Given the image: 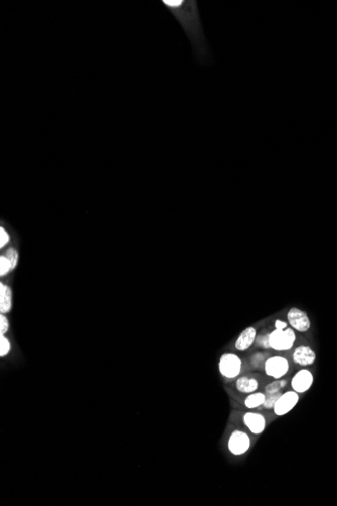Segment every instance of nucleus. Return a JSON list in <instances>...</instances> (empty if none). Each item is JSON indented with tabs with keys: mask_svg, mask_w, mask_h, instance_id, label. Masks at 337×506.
<instances>
[{
	"mask_svg": "<svg viewBox=\"0 0 337 506\" xmlns=\"http://www.w3.org/2000/svg\"><path fill=\"white\" fill-rule=\"evenodd\" d=\"M287 318L291 327L297 331L305 332L311 327V322L308 314L300 308L292 307L287 314Z\"/></svg>",
	"mask_w": 337,
	"mask_h": 506,
	"instance_id": "423d86ee",
	"label": "nucleus"
},
{
	"mask_svg": "<svg viewBox=\"0 0 337 506\" xmlns=\"http://www.w3.org/2000/svg\"><path fill=\"white\" fill-rule=\"evenodd\" d=\"M11 352L10 340L5 334H0V357H6Z\"/></svg>",
	"mask_w": 337,
	"mask_h": 506,
	"instance_id": "f3484780",
	"label": "nucleus"
},
{
	"mask_svg": "<svg viewBox=\"0 0 337 506\" xmlns=\"http://www.w3.org/2000/svg\"><path fill=\"white\" fill-rule=\"evenodd\" d=\"M299 402V393L296 391H288L281 395L274 406V412L278 416H283L289 413Z\"/></svg>",
	"mask_w": 337,
	"mask_h": 506,
	"instance_id": "0eeeda50",
	"label": "nucleus"
},
{
	"mask_svg": "<svg viewBox=\"0 0 337 506\" xmlns=\"http://www.w3.org/2000/svg\"><path fill=\"white\" fill-rule=\"evenodd\" d=\"M250 438L241 430H234L228 440V450L234 456L245 454L250 448Z\"/></svg>",
	"mask_w": 337,
	"mask_h": 506,
	"instance_id": "20e7f679",
	"label": "nucleus"
},
{
	"mask_svg": "<svg viewBox=\"0 0 337 506\" xmlns=\"http://www.w3.org/2000/svg\"><path fill=\"white\" fill-rule=\"evenodd\" d=\"M265 399H266V394L265 393H262V392L250 393V395H248L245 398L244 404H245V406L247 408H257V407H259V406H261V405L264 404Z\"/></svg>",
	"mask_w": 337,
	"mask_h": 506,
	"instance_id": "4468645a",
	"label": "nucleus"
},
{
	"mask_svg": "<svg viewBox=\"0 0 337 506\" xmlns=\"http://www.w3.org/2000/svg\"><path fill=\"white\" fill-rule=\"evenodd\" d=\"M293 361L301 366L313 365L316 361V354L310 347L301 346L294 351Z\"/></svg>",
	"mask_w": 337,
	"mask_h": 506,
	"instance_id": "9d476101",
	"label": "nucleus"
},
{
	"mask_svg": "<svg viewBox=\"0 0 337 506\" xmlns=\"http://www.w3.org/2000/svg\"><path fill=\"white\" fill-rule=\"evenodd\" d=\"M257 339V330L252 326H248L245 328L237 337L235 342V349L240 352H244L248 350Z\"/></svg>",
	"mask_w": 337,
	"mask_h": 506,
	"instance_id": "9b49d317",
	"label": "nucleus"
},
{
	"mask_svg": "<svg viewBox=\"0 0 337 506\" xmlns=\"http://www.w3.org/2000/svg\"><path fill=\"white\" fill-rule=\"evenodd\" d=\"M287 385V381L284 380V379H277L276 381L274 382H271L270 384H268L265 388V393H268V394H273V393H277V392H280L281 389H283L285 386Z\"/></svg>",
	"mask_w": 337,
	"mask_h": 506,
	"instance_id": "2eb2a0df",
	"label": "nucleus"
},
{
	"mask_svg": "<svg viewBox=\"0 0 337 506\" xmlns=\"http://www.w3.org/2000/svg\"><path fill=\"white\" fill-rule=\"evenodd\" d=\"M245 426L255 435L262 433L266 428V418L261 413L247 412L243 415Z\"/></svg>",
	"mask_w": 337,
	"mask_h": 506,
	"instance_id": "1a4fd4ad",
	"label": "nucleus"
},
{
	"mask_svg": "<svg viewBox=\"0 0 337 506\" xmlns=\"http://www.w3.org/2000/svg\"><path fill=\"white\" fill-rule=\"evenodd\" d=\"M8 259L9 261L11 262L12 264V268H13V271L17 268L18 266V262H19V253L18 251L15 249V248H9L7 250V252L4 254Z\"/></svg>",
	"mask_w": 337,
	"mask_h": 506,
	"instance_id": "6ab92c4d",
	"label": "nucleus"
},
{
	"mask_svg": "<svg viewBox=\"0 0 337 506\" xmlns=\"http://www.w3.org/2000/svg\"><path fill=\"white\" fill-rule=\"evenodd\" d=\"M10 322L5 314H0V334H6L9 331Z\"/></svg>",
	"mask_w": 337,
	"mask_h": 506,
	"instance_id": "412c9836",
	"label": "nucleus"
},
{
	"mask_svg": "<svg viewBox=\"0 0 337 506\" xmlns=\"http://www.w3.org/2000/svg\"><path fill=\"white\" fill-rule=\"evenodd\" d=\"M265 394H266V399H265V402H264L263 406L266 409H272V408H274L277 400L282 395L281 392H277V393H273V394H268V393H265Z\"/></svg>",
	"mask_w": 337,
	"mask_h": 506,
	"instance_id": "dca6fc26",
	"label": "nucleus"
},
{
	"mask_svg": "<svg viewBox=\"0 0 337 506\" xmlns=\"http://www.w3.org/2000/svg\"><path fill=\"white\" fill-rule=\"evenodd\" d=\"M12 271H13V268H12V264L9 261V259L5 255L0 256V276L4 277Z\"/></svg>",
	"mask_w": 337,
	"mask_h": 506,
	"instance_id": "a211bd4d",
	"label": "nucleus"
},
{
	"mask_svg": "<svg viewBox=\"0 0 337 506\" xmlns=\"http://www.w3.org/2000/svg\"><path fill=\"white\" fill-rule=\"evenodd\" d=\"M236 388L241 393H254L259 388V382L255 378L242 376L237 379Z\"/></svg>",
	"mask_w": 337,
	"mask_h": 506,
	"instance_id": "ddd939ff",
	"label": "nucleus"
},
{
	"mask_svg": "<svg viewBox=\"0 0 337 506\" xmlns=\"http://www.w3.org/2000/svg\"><path fill=\"white\" fill-rule=\"evenodd\" d=\"M295 341L296 334L292 327H287L286 329H275L269 333L270 349L278 352L291 350Z\"/></svg>",
	"mask_w": 337,
	"mask_h": 506,
	"instance_id": "f03ea898",
	"label": "nucleus"
},
{
	"mask_svg": "<svg viewBox=\"0 0 337 506\" xmlns=\"http://www.w3.org/2000/svg\"><path fill=\"white\" fill-rule=\"evenodd\" d=\"M275 326H276V329H286L287 327H289L288 323L283 321V320H280V319H277L275 321Z\"/></svg>",
	"mask_w": 337,
	"mask_h": 506,
	"instance_id": "5701e85b",
	"label": "nucleus"
},
{
	"mask_svg": "<svg viewBox=\"0 0 337 506\" xmlns=\"http://www.w3.org/2000/svg\"><path fill=\"white\" fill-rule=\"evenodd\" d=\"M11 241V235L8 229L5 227L4 223L0 226V248L7 246Z\"/></svg>",
	"mask_w": 337,
	"mask_h": 506,
	"instance_id": "aec40b11",
	"label": "nucleus"
},
{
	"mask_svg": "<svg viewBox=\"0 0 337 506\" xmlns=\"http://www.w3.org/2000/svg\"><path fill=\"white\" fill-rule=\"evenodd\" d=\"M13 305V292L12 289L4 284L0 283V312L3 314L11 311Z\"/></svg>",
	"mask_w": 337,
	"mask_h": 506,
	"instance_id": "f8f14e48",
	"label": "nucleus"
},
{
	"mask_svg": "<svg viewBox=\"0 0 337 506\" xmlns=\"http://www.w3.org/2000/svg\"><path fill=\"white\" fill-rule=\"evenodd\" d=\"M289 362L286 358L275 356L269 358L265 363V371L268 376L281 379L289 371Z\"/></svg>",
	"mask_w": 337,
	"mask_h": 506,
	"instance_id": "39448f33",
	"label": "nucleus"
},
{
	"mask_svg": "<svg viewBox=\"0 0 337 506\" xmlns=\"http://www.w3.org/2000/svg\"><path fill=\"white\" fill-rule=\"evenodd\" d=\"M257 343L259 346L263 347V348H266V349H270V345H269V334L266 335V336H260L257 339Z\"/></svg>",
	"mask_w": 337,
	"mask_h": 506,
	"instance_id": "4be33fe9",
	"label": "nucleus"
},
{
	"mask_svg": "<svg viewBox=\"0 0 337 506\" xmlns=\"http://www.w3.org/2000/svg\"><path fill=\"white\" fill-rule=\"evenodd\" d=\"M313 382H314L313 374L307 369H302L295 374V376L292 379L291 385L293 390L296 391L297 393H304L311 388Z\"/></svg>",
	"mask_w": 337,
	"mask_h": 506,
	"instance_id": "6e6552de",
	"label": "nucleus"
},
{
	"mask_svg": "<svg viewBox=\"0 0 337 506\" xmlns=\"http://www.w3.org/2000/svg\"><path fill=\"white\" fill-rule=\"evenodd\" d=\"M161 4L180 24L191 42L196 59L204 62L209 58V48L203 34L196 0H161Z\"/></svg>",
	"mask_w": 337,
	"mask_h": 506,
	"instance_id": "f257e3e1",
	"label": "nucleus"
},
{
	"mask_svg": "<svg viewBox=\"0 0 337 506\" xmlns=\"http://www.w3.org/2000/svg\"><path fill=\"white\" fill-rule=\"evenodd\" d=\"M219 372L227 379L236 378L242 369V361L235 354H224L219 360Z\"/></svg>",
	"mask_w": 337,
	"mask_h": 506,
	"instance_id": "7ed1b4c3",
	"label": "nucleus"
}]
</instances>
